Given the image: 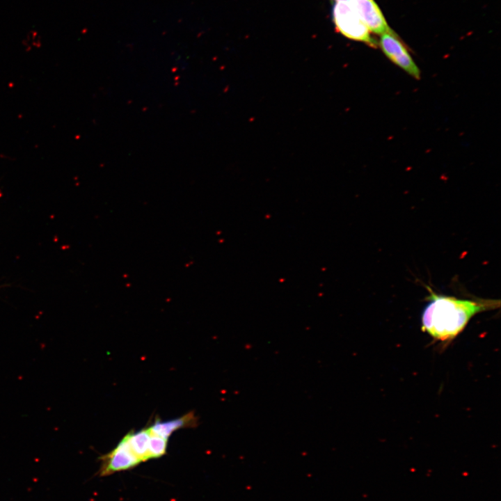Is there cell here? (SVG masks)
<instances>
[{
    "mask_svg": "<svg viewBox=\"0 0 501 501\" xmlns=\"http://www.w3.org/2000/svg\"><path fill=\"white\" fill-rule=\"evenodd\" d=\"M423 310L422 328L433 339L450 343L475 315L495 308L493 300H463L432 293Z\"/></svg>",
    "mask_w": 501,
    "mask_h": 501,
    "instance_id": "1",
    "label": "cell"
},
{
    "mask_svg": "<svg viewBox=\"0 0 501 501\" xmlns=\"http://www.w3.org/2000/svg\"><path fill=\"white\" fill-rule=\"evenodd\" d=\"M332 19L335 30L345 38L376 47V40L349 1L334 3Z\"/></svg>",
    "mask_w": 501,
    "mask_h": 501,
    "instance_id": "2",
    "label": "cell"
},
{
    "mask_svg": "<svg viewBox=\"0 0 501 501\" xmlns=\"http://www.w3.org/2000/svg\"><path fill=\"white\" fill-rule=\"evenodd\" d=\"M379 44L383 52L392 63L414 78L420 77L418 67L395 33L381 34Z\"/></svg>",
    "mask_w": 501,
    "mask_h": 501,
    "instance_id": "3",
    "label": "cell"
},
{
    "mask_svg": "<svg viewBox=\"0 0 501 501\" xmlns=\"http://www.w3.org/2000/svg\"><path fill=\"white\" fill-rule=\"evenodd\" d=\"M100 459L101 461L99 472L100 476H107L116 472L129 470L141 463L132 452L125 438L113 450L102 456Z\"/></svg>",
    "mask_w": 501,
    "mask_h": 501,
    "instance_id": "4",
    "label": "cell"
},
{
    "mask_svg": "<svg viewBox=\"0 0 501 501\" xmlns=\"http://www.w3.org/2000/svg\"><path fill=\"white\" fill-rule=\"evenodd\" d=\"M349 2L370 32L380 35L395 33L374 0H350Z\"/></svg>",
    "mask_w": 501,
    "mask_h": 501,
    "instance_id": "5",
    "label": "cell"
},
{
    "mask_svg": "<svg viewBox=\"0 0 501 501\" xmlns=\"http://www.w3.org/2000/svg\"><path fill=\"white\" fill-rule=\"evenodd\" d=\"M198 423V418L195 413L191 411L173 420L164 421L159 418H157L148 429L151 434L168 439L176 430L184 428L196 427Z\"/></svg>",
    "mask_w": 501,
    "mask_h": 501,
    "instance_id": "6",
    "label": "cell"
},
{
    "mask_svg": "<svg viewBox=\"0 0 501 501\" xmlns=\"http://www.w3.org/2000/svg\"><path fill=\"white\" fill-rule=\"evenodd\" d=\"M150 432L148 428H143L139 431L129 432L124 438L130 449L141 462L149 460L148 444Z\"/></svg>",
    "mask_w": 501,
    "mask_h": 501,
    "instance_id": "7",
    "label": "cell"
},
{
    "mask_svg": "<svg viewBox=\"0 0 501 501\" xmlns=\"http://www.w3.org/2000/svg\"><path fill=\"white\" fill-rule=\"evenodd\" d=\"M168 439L150 433L148 454L149 459L159 458L166 453Z\"/></svg>",
    "mask_w": 501,
    "mask_h": 501,
    "instance_id": "8",
    "label": "cell"
},
{
    "mask_svg": "<svg viewBox=\"0 0 501 501\" xmlns=\"http://www.w3.org/2000/svg\"><path fill=\"white\" fill-rule=\"evenodd\" d=\"M335 2H340V1H349L350 0H333Z\"/></svg>",
    "mask_w": 501,
    "mask_h": 501,
    "instance_id": "9",
    "label": "cell"
}]
</instances>
